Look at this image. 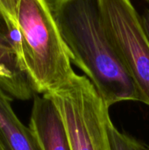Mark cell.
<instances>
[{
	"label": "cell",
	"mask_w": 149,
	"mask_h": 150,
	"mask_svg": "<svg viewBox=\"0 0 149 150\" xmlns=\"http://www.w3.org/2000/svg\"><path fill=\"white\" fill-rule=\"evenodd\" d=\"M109 135L112 150H149L143 142L120 132L112 120L109 123Z\"/></svg>",
	"instance_id": "cell-8"
},
{
	"label": "cell",
	"mask_w": 149,
	"mask_h": 150,
	"mask_svg": "<svg viewBox=\"0 0 149 150\" xmlns=\"http://www.w3.org/2000/svg\"><path fill=\"white\" fill-rule=\"evenodd\" d=\"M105 27L140 97L149 106V39L129 0H98Z\"/></svg>",
	"instance_id": "cell-4"
},
{
	"label": "cell",
	"mask_w": 149,
	"mask_h": 150,
	"mask_svg": "<svg viewBox=\"0 0 149 150\" xmlns=\"http://www.w3.org/2000/svg\"><path fill=\"white\" fill-rule=\"evenodd\" d=\"M0 139L6 150H41L29 127L11 106V98L0 86Z\"/></svg>",
	"instance_id": "cell-6"
},
{
	"label": "cell",
	"mask_w": 149,
	"mask_h": 150,
	"mask_svg": "<svg viewBox=\"0 0 149 150\" xmlns=\"http://www.w3.org/2000/svg\"><path fill=\"white\" fill-rule=\"evenodd\" d=\"M28 127L41 150H71L61 118L48 97L34 94Z\"/></svg>",
	"instance_id": "cell-5"
},
{
	"label": "cell",
	"mask_w": 149,
	"mask_h": 150,
	"mask_svg": "<svg viewBox=\"0 0 149 150\" xmlns=\"http://www.w3.org/2000/svg\"><path fill=\"white\" fill-rule=\"evenodd\" d=\"M47 97L61 118L71 150H112L110 107L85 76L76 74L64 87Z\"/></svg>",
	"instance_id": "cell-3"
},
{
	"label": "cell",
	"mask_w": 149,
	"mask_h": 150,
	"mask_svg": "<svg viewBox=\"0 0 149 150\" xmlns=\"http://www.w3.org/2000/svg\"><path fill=\"white\" fill-rule=\"evenodd\" d=\"M0 67L4 69L16 82L26 89L32 90L26 77L20 71L16 56L9 41L6 30L0 17Z\"/></svg>",
	"instance_id": "cell-7"
},
{
	"label": "cell",
	"mask_w": 149,
	"mask_h": 150,
	"mask_svg": "<svg viewBox=\"0 0 149 150\" xmlns=\"http://www.w3.org/2000/svg\"><path fill=\"white\" fill-rule=\"evenodd\" d=\"M0 150H6L5 147L4 146V144H3V142L1 141V139H0Z\"/></svg>",
	"instance_id": "cell-11"
},
{
	"label": "cell",
	"mask_w": 149,
	"mask_h": 150,
	"mask_svg": "<svg viewBox=\"0 0 149 150\" xmlns=\"http://www.w3.org/2000/svg\"><path fill=\"white\" fill-rule=\"evenodd\" d=\"M141 19H142V24L144 26V29L147 33V35L149 39V9L147 8L144 10V11L141 14Z\"/></svg>",
	"instance_id": "cell-10"
},
{
	"label": "cell",
	"mask_w": 149,
	"mask_h": 150,
	"mask_svg": "<svg viewBox=\"0 0 149 150\" xmlns=\"http://www.w3.org/2000/svg\"><path fill=\"white\" fill-rule=\"evenodd\" d=\"M68 47L79 68L111 107L139 101L136 87L105 27L98 0H47Z\"/></svg>",
	"instance_id": "cell-1"
},
{
	"label": "cell",
	"mask_w": 149,
	"mask_h": 150,
	"mask_svg": "<svg viewBox=\"0 0 149 150\" xmlns=\"http://www.w3.org/2000/svg\"><path fill=\"white\" fill-rule=\"evenodd\" d=\"M18 66L35 94L50 96L76 74L47 0H0Z\"/></svg>",
	"instance_id": "cell-2"
},
{
	"label": "cell",
	"mask_w": 149,
	"mask_h": 150,
	"mask_svg": "<svg viewBox=\"0 0 149 150\" xmlns=\"http://www.w3.org/2000/svg\"><path fill=\"white\" fill-rule=\"evenodd\" d=\"M146 3H148L149 4V0H146Z\"/></svg>",
	"instance_id": "cell-12"
},
{
	"label": "cell",
	"mask_w": 149,
	"mask_h": 150,
	"mask_svg": "<svg viewBox=\"0 0 149 150\" xmlns=\"http://www.w3.org/2000/svg\"><path fill=\"white\" fill-rule=\"evenodd\" d=\"M0 86L3 90L8 93L11 98L19 100H28L34 96V92L23 87L18 82H16L4 69L0 67Z\"/></svg>",
	"instance_id": "cell-9"
}]
</instances>
